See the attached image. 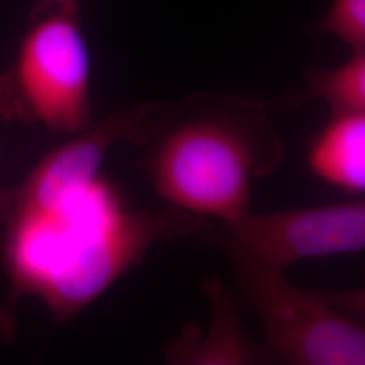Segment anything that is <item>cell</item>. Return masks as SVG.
<instances>
[{
  "label": "cell",
  "instance_id": "1",
  "mask_svg": "<svg viewBox=\"0 0 365 365\" xmlns=\"http://www.w3.org/2000/svg\"><path fill=\"white\" fill-rule=\"evenodd\" d=\"M7 221L6 264L14 286L68 321L144 260L157 244L199 235L210 220L168 207L135 211L110 180Z\"/></svg>",
  "mask_w": 365,
  "mask_h": 365
},
{
  "label": "cell",
  "instance_id": "2",
  "mask_svg": "<svg viewBox=\"0 0 365 365\" xmlns=\"http://www.w3.org/2000/svg\"><path fill=\"white\" fill-rule=\"evenodd\" d=\"M144 146L141 165L157 195L220 222L247 212L255 182L284 160L272 108L221 92L165 102Z\"/></svg>",
  "mask_w": 365,
  "mask_h": 365
},
{
  "label": "cell",
  "instance_id": "3",
  "mask_svg": "<svg viewBox=\"0 0 365 365\" xmlns=\"http://www.w3.org/2000/svg\"><path fill=\"white\" fill-rule=\"evenodd\" d=\"M232 262L237 295L257 314L268 364L364 365L365 329L329 292L294 287L284 269L255 259L210 221L199 233Z\"/></svg>",
  "mask_w": 365,
  "mask_h": 365
},
{
  "label": "cell",
  "instance_id": "4",
  "mask_svg": "<svg viewBox=\"0 0 365 365\" xmlns=\"http://www.w3.org/2000/svg\"><path fill=\"white\" fill-rule=\"evenodd\" d=\"M91 52L75 6L41 18L21 42L15 83L27 111L45 128L78 134L92 125Z\"/></svg>",
  "mask_w": 365,
  "mask_h": 365
},
{
  "label": "cell",
  "instance_id": "5",
  "mask_svg": "<svg viewBox=\"0 0 365 365\" xmlns=\"http://www.w3.org/2000/svg\"><path fill=\"white\" fill-rule=\"evenodd\" d=\"M218 227L255 259L284 269L304 259L359 253L365 248V203L336 205L274 212L248 210Z\"/></svg>",
  "mask_w": 365,
  "mask_h": 365
},
{
  "label": "cell",
  "instance_id": "6",
  "mask_svg": "<svg viewBox=\"0 0 365 365\" xmlns=\"http://www.w3.org/2000/svg\"><path fill=\"white\" fill-rule=\"evenodd\" d=\"M164 103L145 102L119 108L75 134L76 137L69 143L56 148L18 188L0 199L3 218L45 209L90 185L101 176L106 156L117 143L146 144Z\"/></svg>",
  "mask_w": 365,
  "mask_h": 365
},
{
  "label": "cell",
  "instance_id": "7",
  "mask_svg": "<svg viewBox=\"0 0 365 365\" xmlns=\"http://www.w3.org/2000/svg\"><path fill=\"white\" fill-rule=\"evenodd\" d=\"M203 291L211 306L207 331L188 324L164 348L167 363L176 365L268 364L262 345L252 342L242 327L238 297L217 277H209Z\"/></svg>",
  "mask_w": 365,
  "mask_h": 365
},
{
  "label": "cell",
  "instance_id": "8",
  "mask_svg": "<svg viewBox=\"0 0 365 365\" xmlns=\"http://www.w3.org/2000/svg\"><path fill=\"white\" fill-rule=\"evenodd\" d=\"M307 163L329 185L349 195L364 194L365 114H331L315 134Z\"/></svg>",
  "mask_w": 365,
  "mask_h": 365
},
{
  "label": "cell",
  "instance_id": "9",
  "mask_svg": "<svg viewBox=\"0 0 365 365\" xmlns=\"http://www.w3.org/2000/svg\"><path fill=\"white\" fill-rule=\"evenodd\" d=\"M309 95L327 103L333 115L365 114V52H356L333 68L307 72Z\"/></svg>",
  "mask_w": 365,
  "mask_h": 365
},
{
  "label": "cell",
  "instance_id": "10",
  "mask_svg": "<svg viewBox=\"0 0 365 365\" xmlns=\"http://www.w3.org/2000/svg\"><path fill=\"white\" fill-rule=\"evenodd\" d=\"M319 29L345 43L351 53L365 52V0H331Z\"/></svg>",
  "mask_w": 365,
  "mask_h": 365
},
{
  "label": "cell",
  "instance_id": "11",
  "mask_svg": "<svg viewBox=\"0 0 365 365\" xmlns=\"http://www.w3.org/2000/svg\"><path fill=\"white\" fill-rule=\"evenodd\" d=\"M58 4H64V6H75L78 0H56Z\"/></svg>",
  "mask_w": 365,
  "mask_h": 365
}]
</instances>
